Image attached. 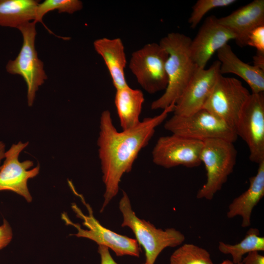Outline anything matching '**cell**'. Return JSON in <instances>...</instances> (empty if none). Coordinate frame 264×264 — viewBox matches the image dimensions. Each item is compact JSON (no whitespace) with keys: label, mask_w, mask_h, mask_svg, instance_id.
I'll use <instances>...</instances> for the list:
<instances>
[{"label":"cell","mask_w":264,"mask_h":264,"mask_svg":"<svg viewBox=\"0 0 264 264\" xmlns=\"http://www.w3.org/2000/svg\"><path fill=\"white\" fill-rule=\"evenodd\" d=\"M175 105L163 110L159 115L144 118L136 127L118 132L109 110L101 114L97 144L105 186L101 212L117 194L123 175L130 172L139 152L149 143L155 128L173 112Z\"/></svg>","instance_id":"cell-1"},{"label":"cell","mask_w":264,"mask_h":264,"mask_svg":"<svg viewBox=\"0 0 264 264\" xmlns=\"http://www.w3.org/2000/svg\"><path fill=\"white\" fill-rule=\"evenodd\" d=\"M191 41L183 34L172 32L159 42L168 54L166 63L168 85L164 93L151 104L152 110H164L175 105L198 67L190 54Z\"/></svg>","instance_id":"cell-2"},{"label":"cell","mask_w":264,"mask_h":264,"mask_svg":"<svg viewBox=\"0 0 264 264\" xmlns=\"http://www.w3.org/2000/svg\"><path fill=\"white\" fill-rule=\"evenodd\" d=\"M119 208L123 216L121 226L129 227L134 234L138 244L144 248L146 264H154L165 248L180 245L185 240L184 235L175 228L158 229L150 222L138 218L132 209L128 195L124 191Z\"/></svg>","instance_id":"cell-3"},{"label":"cell","mask_w":264,"mask_h":264,"mask_svg":"<svg viewBox=\"0 0 264 264\" xmlns=\"http://www.w3.org/2000/svg\"><path fill=\"white\" fill-rule=\"evenodd\" d=\"M203 142L201 161L206 171V181L197 194L198 199L212 200L233 171L237 151L232 142L220 139Z\"/></svg>","instance_id":"cell-4"},{"label":"cell","mask_w":264,"mask_h":264,"mask_svg":"<svg viewBox=\"0 0 264 264\" xmlns=\"http://www.w3.org/2000/svg\"><path fill=\"white\" fill-rule=\"evenodd\" d=\"M68 184L88 212V214H84L75 203H72L73 211L77 217L83 220V224L87 229H83L79 224L72 221L66 213L62 214V219L66 224L73 226L77 230V233L74 235L90 239L99 245L106 246L113 250L118 256L130 255L138 257L140 249L136 240L117 234L102 226L94 217L91 206L86 202L84 197L76 191L70 181H68Z\"/></svg>","instance_id":"cell-5"},{"label":"cell","mask_w":264,"mask_h":264,"mask_svg":"<svg viewBox=\"0 0 264 264\" xmlns=\"http://www.w3.org/2000/svg\"><path fill=\"white\" fill-rule=\"evenodd\" d=\"M164 127L172 134L201 141L220 139L234 143L238 138L233 127L204 109L187 116L174 114Z\"/></svg>","instance_id":"cell-6"},{"label":"cell","mask_w":264,"mask_h":264,"mask_svg":"<svg viewBox=\"0 0 264 264\" xmlns=\"http://www.w3.org/2000/svg\"><path fill=\"white\" fill-rule=\"evenodd\" d=\"M36 23L34 21L30 22L18 28L22 35V45L15 59L9 60L6 66L7 72L20 75L23 78L27 87V98L29 107L33 104L39 87L47 79L43 63L38 58L35 47Z\"/></svg>","instance_id":"cell-7"},{"label":"cell","mask_w":264,"mask_h":264,"mask_svg":"<svg viewBox=\"0 0 264 264\" xmlns=\"http://www.w3.org/2000/svg\"><path fill=\"white\" fill-rule=\"evenodd\" d=\"M168 54L158 43H149L134 51L129 68L140 86L148 93L165 90L168 85L166 63Z\"/></svg>","instance_id":"cell-8"},{"label":"cell","mask_w":264,"mask_h":264,"mask_svg":"<svg viewBox=\"0 0 264 264\" xmlns=\"http://www.w3.org/2000/svg\"><path fill=\"white\" fill-rule=\"evenodd\" d=\"M250 94L238 79L221 74L203 109L235 129L239 117Z\"/></svg>","instance_id":"cell-9"},{"label":"cell","mask_w":264,"mask_h":264,"mask_svg":"<svg viewBox=\"0 0 264 264\" xmlns=\"http://www.w3.org/2000/svg\"><path fill=\"white\" fill-rule=\"evenodd\" d=\"M235 130L247 145L250 160L258 164L264 161V92L251 93Z\"/></svg>","instance_id":"cell-10"},{"label":"cell","mask_w":264,"mask_h":264,"mask_svg":"<svg viewBox=\"0 0 264 264\" xmlns=\"http://www.w3.org/2000/svg\"><path fill=\"white\" fill-rule=\"evenodd\" d=\"M203 145V141L174 134L161 136L152 151L153 161L165 168L197 167L201 164Z\"/></svg>","instance_id":"cell-11"},{"label":"cell","mask_w":264,"mask_h":264,"mask_svg":"<svg viewBox=\"0 0 264 264\" xmlns=\"http://www.w3.org/2000/svg\"><path fill=\"white\" fill-rule=\"evenodd\" d=\"M28 144V142L19 141L13 144L5 152L4 161L0 167V191H12L30 202L32 198L28 189L27 181L38 175L40 166L38 165L29 170L34 165L32 160H19L21 153Z\"/></svg>","instance_id":"cell-12"},{"label":"cell","mask_w":264,"mask_h":264,"mask_svg":"<svg viewBox=\"0 0 264 264\" xmlns=\"http://www.w3.org/2000/svg\"><path fill=\"white\" fill-rule=\"evenodd\" d=\"M220 66L217 60L208 69L197 67L175 105L174 115L187 116L203 109L221 75Z\"/></svg>","instance_id":"cell-13"},{"label":"cell","mask_w":264,"mask_h":264,"mask_svg":"<svg viewBox=\"0 0 264 264\" xmlns=\"http://www.w3.org/2000/svg\"><path fill=\"white\" fill-rule=\"evenodd\" d=\"M235 39V35L221 25L218 18L210 16L205 20L195 37L191 40V57L198 67L205 68L216 52L228 44L229 41Z\"/></svg>","instance_id":"cell-14"},{"label":"cell","mask_w":264,"mask_h":264,"mask_svg":"<svg viewBox=\"0 0 264 264\" xmlns=\"http://www.w3.org/2000/svg\"><path fill=\"white\" fill-rule=\"evenodd\" d=\"M218 22L235 35L238 45L246 46L250 32L264 25V0H254L228 15L218 18Z\"/></svg>","instance_id":"cell-15"},{"label":"cell","mask_w":264,"mask_h":264,"mask_svg":"<svg viewBox=\"0 0 264 264\" xmlns=\"http://www.w3.org/2000/svg\"><path fill=\"white\" fill-rule=\"evenodd\" d=\"M218 61L220 63V72L233 73L243 80L249 86L252 93L264 91V70L245 63L233 52L227 44L217 51Z\"/></svg>","instance_id":"cell-16"},{"label":"cell","mask_w":264,"mask_h":264,"mask_svg":"<svg viewBox=\"0 0 264 264\" xmlns=\"http://www.w3.org/2000/svg\"><path fill=\"white\" fill-rule=\"evenodd\" d=\"M264 196V161L258 164L256 174L249 178L247 190L234 198L228 206L227 217L229 219L240 216L242 218L243 228L251 225V216L253 208Z\"/></svg>","instance_id":"cell-17"},{"label":"cell","mask_w":264,"mask_h":264,"mask_svg":"<svg viewBox=\"0 0 264 264\" xmlns=\"http://www.w3.org/2000/svg\"><path fill=\"white\" fill-rule=\"evenodd\" d=\"M93 46L96 52L102 57L115 89L128 85L125 75L127 60L122 40L119 38L103 37L96 40L93 42Z\"/></svg>","instance_id":"cell-18"},{"label":"cell","mask_w":264,"mask_h":264,"mask_svg":"<svg viewBox=\"0 0 264 264\" xmlns=\"http://www.w3.org/2000/svg\"><path fill=\"white\" fill-rule=\"evenodd\" d=\"M144 96L142 91L128 85L116 89L114 103L122 130L131 129L140 122Z\"/></svg>","instance_id":"cell-19"},{"label":"cell","mask_w":264,"mask_h":264,"mask_svg":"<svg viewBox=\"0 0 264 264\" xmlns=\"http://www.w3.org/2000/svg\"><path fill=\"white\" fill-rule=\"evenodd\" d=\"M39 1L35 0H0V26L19 28L35 21Z\"/></svg>","instance_id":"cell-20"},{"label":"cell","mask_w":264,"mask_h":264,"mask_svg":"<svg viewBox=\"0 0 264 264\" xmlns=\"http://www.w3.org/2000/svg\"><path fill=\"white\" fill-rule=\"evenodd\" d=\"M218 249L224 254L230 255L232 258L231 261L234 264H238L242 262V257L245 254L264 251V237L259 236L258 229L251 228L239 243L233 245L220 242Z\"/></svg>","instance_id":"cell-21"},{"label":"cell","mask_w":264,"mask_h":264,"mask_svg":"<svg viewBox=\"0 0 264 264\" xmlns=\"http://www.w3.org/2000/svg\"><path fill=\"white\" fill-rule=\"evenodd\" d=\"M170 264H214L210 253L192 243H185L171 255Z\"/></svg>","instance_id":"cell-22"},{"label":"cell","mask_w":264,"mask_h":264,"mask_svg":"<svg viewBox=\"0 0 264 264\" xmlns=\"http://www.w3.org/2000/svg\"><path fill=\"white\" fill-rule=\"evenodd\" d=\"M83 6L82 2L79 0H45L39 4L34 22H42L44 15L51 11L58 10L59 13L73 14L81 10Z\"/></svg>","instance_id":"cell-23"},{"label":"cell","mask_w":264,"mask_h":264,"mask_svg":"<svg viewBox=\"0 0 264 264\" xmlns=\"http://www.w3.org/2000/svg\"><path fill=\"white\" fill-rule=\"evenodd\" d=\"M236 1L235 0H198L192 7L188 22L191 27L194 28L209 11L218 7L228 6Z\"/></svg>","instance_id":"cell-24"},{"label":"cell","mask_w":264,"mask_h":264,"mask_svg":"<svg viewBox=\"0 0 264 264\" xmlns=\"http://www.w3.org/2000/svg\"><path fill=\"white\" fill-rule=\"evenodd\" d=\"M246 45L255 47L257 52L264 53V25L260 26L250 32Z\"/></svg>","instance_id":"cell-25"},{"label":"cell","mask_w":264,"mask_h":264,"mask_svg":"<svg viewBox=\"0 0 264 264\" xmlns=\"http://www.w3.org/2000/svg\"><path fill=\"white\" fill-rule=\"evenodd\" d=\"M13 237L12 228L5 220L0 226V250L6 247L11 242Z\"/></svg>","instance_id":"cell-26"},{"label":"cell","mask_w":264,"mask_h":264,"mask_svg":"<svg viewBox=\"0 0 264 264\" xmlns=\"http://www.w3.org/2000/svg\"><path fill=\"white\" fill-rule=\"evenodd\" d=\"M242 264H264V256L258 251L249 252L242 259Z\"/></svg>","instance_id":"cell-27"},{"label":"cell","mask_w":264,"mask_h":264,"mask_svg":"<svg viewBox=\"0 0 264 264\" xmlns=\"http://www.w3.org/2000/svg\"><path fill=\"white\" fill-rule=\"evenodd\" d=\"M109 248L104 245H99L98 252L101 258V264H118L112 258Z\"/></svg>","instance_id":"cell-28"},{"label":"cell","mask_w":264,"mask_h":264,"mask_svg":"<svg viewBox=\"0 0 264 264\" xmlns=\"http://www.w3.org/2000/svg\"><path fill=\"white\" fill-rule=\"evenodd\" d=\"M253 65L262 70H264V53L257 52L253 57Z\"/></svg>","instance_id":"cell-29"},{"label":"cell","mask_w":264,"mask_h":264,"mask_svg":"<svg viewBox=\"0 0 264 264\" xmlns=\"http://www.w3.org/2000/svg\"><path fill=\"white\" fill-rule=\"evenodd\" d=\"M5 152L4 143L0 141V167L1 161L4 158Z\"/></svg>","instance_id":"cell-30"},{"label":"cell","mask_w":264,"mask_h":264,"mask_svg":"<svg viewBox=\"0 0 264 264\" xmlns=\"http://www.w3.org/2000/svg\"><path fill=\"white\" fill-rule=\"evenodd\" d=\"M220 264H234L231 261L229 260H225L221 262ZM238 264H242V262H241Z\"/></svg>","instance_id":"cell-31"},{"label":"cell","mask_w":264,"mask_h":264,"mask_svg":"<svg viewBox=\"0 0 264 264\" xmlns=\"http://www.w3.org/2000/svg\"><path fill=\"white\" fill-rule=\"evenodd\" d=\"M146 264L145 263V264Z\"/></svg>","instance_id":"cell-32"}]
</instances>
